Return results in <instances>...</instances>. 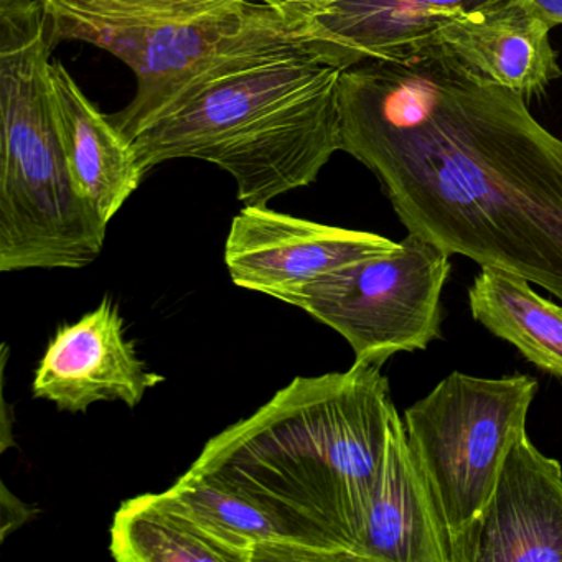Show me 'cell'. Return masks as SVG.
Here are the masks:
<instances>
[{
  "label": "cell",
  "mask_w": 562,
  "mask_h": 562,
  "mask_svg": "<svg viewBox=\"0 0 562 562\" xmlns=\"http://www.w3.org/2000/svg\"><path fill=\"white\" fill-rule=\"evenodd\" d=\"M397 246L376 233L322 225L268 206H245L233 218L225 265L238 288L295 305L299 295L324 276L396 251Z\"/></svg>",
  "instance_id": "ba28073f"
},
{
  "label": "cell",
  "mask_w": 562,
  "mask_h": 562,
  "mask_svg": "<svg viewBox=\"0 0 562 562\" xmlns=\"http://www.w3.org/2000/svg\"><path fill=\"white\" fill-rule=\"evenodd\" d=\"M341 70L304 52L248 55L173 91L130 134L144 170L215 164L245 206L311 186L340 153Z\"/></svg>",
  "instance_id": "3957f363"
},
{
  "label": "cell",
  "mask_w": 562,
  "mask_h": 562,
  "mask_svg": "<svg viewBox=\"0 0 562 562\" xmlns=\"http://www.w3.org/2000/svg\"><path fill=\"white\" fill-rule=\"evenodd\" d=\"M394 411L380 364L299 376L192 467L269 513L312 562H358Z\"/></svg>",
  "instance_id": "7a4b0ae2"
},
{
  "label": "cell",
  "mask_w": 562,
  "mask_h": 562,
  "mask_svg": "<svg viewBox=\"0 0 562 562\" xmlns=\"http://www.w3.org/2000/svg\"><path fill=\"white\" fill-rule=\"evenodd\" d=\"M450 269L449 252L407 233L396 251L318 279L294 307L338 331L357 363L383 367L394 355L440 340V299Z\"/></svg>",
  "instance_id": "8992f818"
},
{
  "label": "cell",
  "mask_w": 562,
  "mask_h": 562,
  "mask_svg": "<svg viewBox=\"0 0 562 562\" xmlns=\"http://www.w3.org/2000/svg\"><path fill=\"white\" fill-rule=\"evenodd\" d=\"M358 562H453L446 522L411 452L397 409L391 416Z\"/></svg>",
  "instance_id": "8fae6325"
},
{
  "label": "cell",
  "mask_w": 562,
  "mask_h": 562,
  "mask_svg": "<svg viewBox=\"0 0 562 562\" xmlns=\"http://www.w3.org/2000/svg\"><path fill=\"white\" fill-rule=\"evenodd\" d=\"M111 554L120 562H236L169 492L126 499L111 526Z\"/></svg>",
  "instance_id": "e0dca14e"
},
{
  "label": "cell",
  "mask_w": 562,
  "mask_h": 562,
  "mask_svg": "<svg viewBox=\"0 0 562 562\" xmlns=\"http://www.w3.org/2000/svg\"><path fill=\"white\" fill-rule=\"evenodd\" d=\"M469 304L486 330L562 380V307L535 292L528 279L483 266L469 289Z\"/></svg>",
  "instance_id": "2e32d148"
},
{
  "label": "cell",
  "mask_w": 562,
  "mask_h": 562,
  "mask_svg": "<svg viewBox=\"0 0 562 562\" xmlns=\"http://www.w3.org/2000/svg\"><path fill=\"white\" fill-rule=\"evenodd\" d=\"M57 42L83 41L103 29L144 27L199 18L243 0H37Z\"/></svg>",
  "instance_id": "ac0fdd59"
},
{
  "label": "cell",
  "mask_w": 562,
  "mask_h": 562,
  "mask_svg": "<svg viewBox=\"0 0 562 562\" xmlns=\"http://www.w3.org/2000/svg\"><path fill=\"white\" fill-rule=\"evenodd\" d=\"M162 381L137 357L120 307L104 295L94 311L58 328L35 371L32 393L68 413H85L100 401H121L133 409Z\"/></svg>",
  "instance_id": "9c48e42d"
},
{
  "label": "cell",
  "mask_w": 562,
  "mask_h": 562,
  "mask_svg": "<svg viewBox=\"0 0 562 562\" xmlns=\"http://www.w3.org/2000/svg\"><path fill=\"white\" fill-rule=\"evenodd\" d=\"M281 12L292 24L301 25L337 0H258Z\"/></svg>",
  "instance_id": "d6986e66"
},
{
  "label": "cell",
  "mask_w": 562,
  "mask_h": 562,
  "mask_svg": "<svg viewBox=\"0 0 562 562\" xmlns=\"http://www.w3.org/2000/svg\"><path fill=\"white\" fill-rule=\"evenodd\" d=\"M538 383L528 374L453 371L404 411L411 452L449 532L453 562H473L506 457L526 434Z\"/></svg>",
  "instance_id": "5b68a950"
},
{
  "label": "cell",
  "mask_w": 562,
  "mask_h": 562,
  "mask_svg": "<svg viewBox=\"0 0 562 562\" xmlns=\"http://www.w3.org/2000/svg\"><path fill=\"white\" fill-rule=\"evenodd\" d=\"M528 11L538 15L549 27L562 25V0H519Z\"/></svg>",
  "instance_id": "ffe728a7"
},
{
  "label": "cell",
  "mask_w": 562,
  "mask_h": 562,
  "mask_svg": "<svg viewBox=\"0 0 562 562\" xmlns=\"http://www.w3.org/2000/svg\"><path fill=\"white\" fill-rule=\"evenodd\" d=\"M167 492L233 555L236 562H312L265 509L190 467Z\"/></svg>",
  "instance_id": "9a60e30c"
},
{
  "label": "cell",
  "mask_w": 562,
  "mask_h": 562,
  "mask_svg": "<svg viewBox=\"0 0 562 562\" xmlns=\"http://www.w3.org/2000/svg\"><path fill=\"white\" fill-rule=\"evenodd\" d=\"M81 42L110 52L136 75V97L110 116L124 136L173 91L226 61L281 52L312 55L301 27L258 0H243L186 21L103 29Z\"/></svg>",
  "instance_id": "52a82bcc"
},
{
  "label": "cell",
  "mask_w": 562,
  "mask_h": 562,
  "mask_svg": "<svg viewBox=\"0 0 562 562\" xmlns=\"http://www.w3.org/2000/svg\"><path fill=\"white\" fill-rule=\"evenodd\" d=\"M492 0H337L301 24L312 55L347 70L432 38L447 22Z\"/></svg>",
  "instance_id": "4fadbf2b"
},
{
  "label": "cell",
  "mask_w": 562,
  "mask_h": 562,
  "mask_svg": "<svg viewBox=\"0 0 562 562\" xmlns=\"http://www.w3.org/2000/svg\"><path fill=\"white\" fill-rule=\"evenodd\" d=\"M473 562H562V465L528 434L506 457Z\"/></svg>",
  "instance_id": "30bf717a"
},
{
  "label": "cell",
  "mask_w": 562,
  "mask_h": 562,
  "mask_svg": "<svg viewBox=\"0 0 562 562\" xmlns=\"http://www.w3.org/2000/svg\"><path fill=\"white\" fill-rule=\"evenodd\" d=\"M340 150L407 233L562 302V139L436 38L340 75Z\"/></svg>",
  "instance_id": "6da1fadb"
},
{
  "label": "cell",
  "mask_w": 562,
  "mask_h": 562,
  "mask_svg": "<svg viewBox=\"0 0 562 562\" xmlns=\"http://www.w3.org/2000/svg\"><path fill=\"white\" fill-rule=\"evenodd\" d=\"M551 27L519 0H492L453 18L432 38L467 67L526 101L562 77Z\"/></svg>",
  "instance_id": "7c38bea8"
},
{
  "label": "cell",
  "mask_w": 562,
  "mask_h": 562,
  "mask_svg": "<svg viewBox=\"0 0 562 562\" xmlns=\"http://www.w3.org/2000/svg\"><path fill=\"white\" fill-rule=\"evenodd\" d=\"M52 42L37 0H0V271L81 269L108 225L75 189L61 144Z\"/></svg>",
  "instance_id": "277c9868"
},
{
  "label": "cell",
  "mask_w": 562,
  "mask_h": 562,
  "mask_svg": "<svg viewBox=\"0 0 562 562\" xmlns=\"http://www.w3.org/2000/svg\"><path fill=\"white\" fill-rule=\"evenodd\" d=\"M52 87L75 189L110 225L147 172L131 140L98 111L58 60L52 61Z\"/></svg>",
  "instance_id": "5bb4252c"
}]
</instances>
